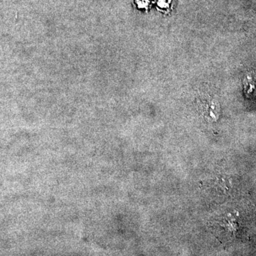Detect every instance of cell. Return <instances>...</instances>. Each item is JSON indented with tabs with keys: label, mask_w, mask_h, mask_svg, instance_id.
Wrapping results in <instances>:
<instances>
[{
	"label": "cell",
	"mask_w": 256,
	"mask_h": 256,
	"mask_svg": "<svg viewBox=\"0 0 256 256\" xmlns=\"http://www.w3.org/2000/svg\"><path fill=\"white\" fill-rule=\"evenodd\" d=\"M136 6L138 9L144 10L148 11L151 5L150 0H134Z\"/></svg>",
	"instance_id": "7a4b0ae2"
},
{
	"label": "cell",
	"mask_w": 256,
	"mask_h": 256,
	"mask_svg": "<svg viewBox=\"0 0 256 256\" xmlns=\"http://www.w3.org/2000/svg\"><path fill=\"white\" fill-rule=\"evenodd\" d=\"M174 0H158V9L162 11L168 12L172 9L173 3Z\"/></svg>",
	"instance_id": "6da1fadb"
}]
</instances>
